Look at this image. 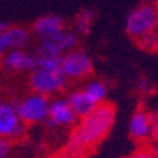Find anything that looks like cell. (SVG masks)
I'll list each match as a JSON object with an SVG mask.
<instances>
[{
	"label": "cell",
	"mask_w": 158,
	"mask_h": 158,
	"mask_svg": "<svg viewBox=\"0 0 158 158\" xmlns=\"http://www.w3.org/2000/svg\"><path fill=\"white\" fill-rule=\"evenodd\" d=\"M84 91L88 94V97L98 106V104L104 103L108 93V87L103 80H90L87 84L84 85Z\"/></svg>",
	"instance_id": "cell-15"
},
{
	"label": "cell",
	"mask_w": 158,
	"mask_h": 158,
	"mask_svg": "<svg viewBox=\"0 0 158 158\" xmlns=\"http://www.w3.org/2000/svg\"><path fill=\"white\" fill-rule=\"evenodd\" d=\"M27 125L20 120L15 101L0 100V137L20 140L26 135Z\"/></svg>",
	"instance_id": "cell-7"
},
{
	"label": "cell",
	"mask_w": 158,
	"mask_h": 158,
	"mask_svg": "<svg viewBox=\"0 0 158 158\" xmlns=\"http://www.w3.org/2000/svg\"><path fill=\"white\" fill-rule=\"evenodd\" d=\"M9 26H10V24H9L7 22H0V34L3 33V31H4L6 29H7Z\"/></svg>",
	"instance_id": "cell-24"
},
{
	"label": "cell",
	"mask_w": 158,
	"mask_h": 158,
	"mask_svg": "<svg viewBox=\"0 0 158 158\" xmlns=\"http://www.w3.org/2000/svg\"><path fill=\"white\" fill-rule=\"evenodd\" d=\"M77 123V115L74 114L66 98H56L50 101L48 117L46 124L50 128H69Z\"/></svg>",
	"instance_id": "cell-9"
},
{
	"label": "cell",
	"mask_w": 158,
	"mask_h": 158,
	"mask_svg": "<svg viewBox=\"0 0 158 158\" xmlns=\"http://www.w3.org/2000/svg\"><path fill=\"white\" fill-rule=\"evenodd\" d=\"M78 46V36L73 30H61L46 39H40L36 46V56H54L61 57Z\"/></svg>",
	"instance_id": "cell-6"
},
{
	"label": "cell",
	"mask_w": 158,
	"mask_h": 158,
	"mask_svg": "<svg viewBox=\"0 0 158 158\" xmlns=\"http://www.w3.org/2000/svg\"><path fill=\"white\" fill-rule=\"evenodd\" d=\"M61 158H78V157H71V155H67V154H64Z\"/></svg>",
	"instance_id": "cell-25"
},
{
	"label": "cell",
	"mask_w": 158,
	"mask_h": 158,
	"mask_svg": "<svg viewBox=\"0 0 158 158\" xmlns=\"http://www.w3.org/2000/svg\"><path fill=\"white\" fill-rule=\"evenodd\" d=\"M135 88H137V91L140 93V94H143V96H148V94H151V93L154 91V85H152L150 78H147V77L138 78L135 83Z\"/></svg>",
	"instance_id": "cell-18"
},
{
	"label": "cell",
	"mask_w": 158,
	"mask_h": 158,
	"mask_svg": "<svg viewBox=\"0 0 158 158\" xmlns=\"http://www.w3.org/2000/svg\"><path fill=\"white\" fill-rule=\"evenodd\" d=\"M6 52H7V48H6V44H4L3 37H2V34H0V60H2V57L4 56Z\"/></svg>",
	"instance_id": "cell-23"
},
{
	"label": "cell",
	"mask_w": 158,
	"mask_h": 158,
	"mask_svg": "<svg viewBox=\"0 0 158 158\" xmlns=\"http://www.w3.org/2000/svg\"><path fill=\"white\" fill-rule=\"evenodd\" d=\"M11 147H13L11 140L0 137V158H9L11 152Z\"/></svg>",
	"instance_id": "cell-19"
},
{
	"label": "cell",
	"mask_w": 158,
	"mask_h": 158,
	"mask_svg": "<svg viewBox=\"0 0 158 158\" xmlns=\"http://www.w3.org/2000/svg\"><path fill=\"white\" fill-rule=\"evenodd\" d=\"M130 135L132 140L144 143L151 138V114L144 108L134 111L130 120Z\"/></svg>",
	"instance_id": "cell-10"
},
{
	"label": "cell",
	"mask_w": 158,
	"mask_h": 158,
	"mask_svg": "<svg viewBox=\"0 0 158 158\" xmlns=\"http://www.w3.org/2000/svg\"><path fill=\"white\" fill-rule=\"evenodd\" d=\"M127 34L132 40L158 30V6L154 3H143L132 9L125 22Z\"/></svg>",
	"instance_id": "cell-2"
},
{
	"label": "cell",
	"mask_w": 158,
	"mask_h": 158,
	"mask_svg": "<svg viewBox=\"0 0 158 158\" xmlns=\"http://www.w3.org/2000/svg\"><path fill=\"white\" fill-rule=\"evenodd\" d=\"M124 158H155V157L152 155V152L150 150H138V151H134L132 154L127 155Z\"/></svg>",
	"instance_id": "cell-21"
},
{
	"label": "cell",
	"mask_w": 158,
	"mask_h": 158,
	"mask_svg": "<svg viewBox=\"0 0 158 158\" xmlns=\"http://www.w3.org/2000/svg\"><path fill=\"white\" fill-rule=\"evenodd\" d=\"M151 138L158 140V113L151 114Z\"/></svg>",
	"instance_id": "cell-20"
},
{
	"label": "cell",
	"mask_w": 158,
	"mask_h": 158,
	"mask_svg": "<svg viewBox=\"0 0 158 158\" xmlns=\"http://www.w3.org/2000/svg\"><path fill=\"white\" fill-rule=\"evenodd\" d=\"M66 100L69 106L71 107V110L74 111V114L77 115V118H83L97 107V104L84 91V88H78V90L71 91Z\"/></svg>",
	"instance_id": "cell-13"
},
{
	"label": "cell",
	"mask_w": 158,
	"mask_h": 158,
	"mask_svg": "<svg viewBox=\"0 0 158 158\" xmlns=\"http://www.w3.org/2000/svg\"><path fill=\"white\" fill-rule=\"evenodd\" d=\"M33 36L40 39H46L53 34L64 30V20L57 15H46L34 20V23L30 27Z\"/></svg>",
	"instance_id": "cell-12"
},
{
	"label": "cell",
	"mask_w": 158,
	"mask_h": 158,
	"mask_svg": "<svg viewBox=\"0 0 158 158\" xmlns=\"http://www.w3.org/2000/svg\"><path fill=\"white\" fill-rule=\"evenodd\" d=\"M137 44L144 52H158V30L143 36L137 40Z\"/></svg>",
	"instance_id": "cell-17"
},
{
	"label": "cell",
	"mask_w": 158,
	"mask_h": 158,
	"mask_svg": "<svg viewBox=\"0 0 158 158\" xmlns=\"http://www.w3.org/2000/svg\"><path fill=\"white\" fill-rule=\"evenodd\" d=\"M115 121V110L108 103H101L80 121L71 131L64 154L78 157L87 154L108 135Z\"/></svg>",
	"instance_id": "cell-1"
},
{
	"label": "cell",
	"mask_w": 158,
	"mask_h": 158,
	"mask_svg": "<svg viewBox=\"0 0 158 158\" xmlns=\"http://www.w3.org/2000/svg\"><path fill=\"white\" fill-rule=\"evenodd\" d=\"M60 67L67 80L80 81L93 74L94 63L87 52L76 47L60 57Z\"/></svg>",
	"instance_id": "cell-3"
},
{
	"label": "cell",
	"mask_w": 158,
	"mask_h": 158,
	"mask_svg": "<svg viewBox=\"0 0 158 158\" xmlns=\"http://www.w3.org/2000/svg\"><path fill=\"white\" fill-rule=\"evenodd\" d=\"M0 67L11 74L30 73L36 67V54L24 48L22 50H7L0 60Z\"/></svg>",
	"instance_id": "cell-8"
},
{
	"label": "cell",
	"mask_w": 158,
	"mask_h": 158,
	"mask_svg": "<svg viewBox=\"0 0 158 158\" xmlns=\"http://www.w3.org/2000/svg\"><path fill=\"white\" fill-rule=\"evenodd\" d=\"M36 67H41L50 71H61L60 57L54 56H36Z\"/></svg>",
	"instance_id": "cell-16"
},
{
	"label": "cell",
	"mask_w": 158,
	"mask_h": 158,
	"mask_svg": "<svg viewBox=\"0 0 158 158\" xmlns=\"http://www.w3.org/2000/svg\"><path fill=\"white\" fill-rule=\"evenodd\" d=\"M15 103L19 117L26 125L46 123L48 117V108H50V98L47 96L30 93Z\"/></svg>",
	"instance_id": "cell-5"
},
{
	"label": "cell",
	"mask_w": 158,
	"mask_h": 158,
	"mask_svg": "<svg viewBox=\"0 0 158 158\" xmlns=\"http://www.w3.org/2000/svg\"><path fill=\"white\" fill-rule=\"evenodd\" d=\"M93 22H94V11L90 10V9H85V10H81L76 19H74V33L80 36H87L90 31H91L93 27Z\"/></svg>",
	"instance_id": "cell-14"
},
{
	"label": "cell",
	"mask_w": 158,
	"mask_h": 158,
	"mask_svg": "<svg viewBox=\"0 0 158 158\" xmlns=\"http://www.w3.org/2000/svg\"><path fill=\"white\" fill-rule=\"evenodd\" d=\"M67 81L69 80L63 76L61 71H50L41 67H34L29 73L27 85L31 93L50 97L63 91L67 85Z\"/></svg>",
	"instance_id": "cell-4"
},
{
	"label": "cell",
	"mask_w": 158,
	"mask_h": 158,
	"mask_svg": "<svg viewBox=\"0 0 158 158\" xmlns=\"http://www.w3.org/2000/svg\"><path fill=\"white\" fill-rule=\"evenodd\" d=\"M2 37H3L7 50H22V48H26L30 44L33 33L27 27L17 26V24H15V26L10 24L2 33Z\"/></svg>",
	"instance_id": "cell-11"
},
{
	"label": "cell",
	"mask_w": 158,
	"mask_h": 158,
	"mask_svg": "<svg viewBox=\"0 0 158 158\" xmlns=\"http://www.w3.org/2000/svg\"><path fill=\"white\" fill-rule=\"evenodd\" d=\"M151 152H152V155H154L155 158H158V140H154L152 141V144H151Z\"/></svg>",
	"instance_id": "cell-22"
}]
</instances>
